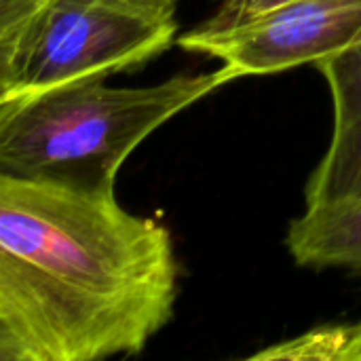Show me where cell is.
<instances>
[{
  "mask_svg": "<svg viewBox=\"0 0 361 361\" xmlns=\"http://www.w3.org/2000/svg\"><path fill=\"white\" fill-rule=\"evenodd\" d=\"M176 294L165 226L116 197L0 176V361L137 355Z\"/></svg>",
  "mask_w": 361,
  "mask_h": 361,
  "instance_id": "obj_1",
  "label": "cell"
},
{
  "mask_svg": "<svg viewBox=\"0 0 361 361\" xmlns=\"http://www.w3.org/2000/svg\"><path fill=\"white\" fill-rule=\"evenodd\" d=\"M233 80L173 76L152 87H108L80 78L25 95L0 97V176L114 197L127 157L163 123Z\"/></svg>",
  "mask_w": 361,
  "mask_h": 361,
  "instance_id": "obj_2",
  "label": "cell"
},
{
  "mask_svg": "<svg viewBox=\"0 0 361 361\" xmlns=\"http://www.w3.org/2000/svg\"><path fill=\"white\" fill-rule=\"evenodd\" d=\"M176 32L171 13L137 0H47L0 59V97L144 66Z\"/></svg>",
  "mask_w": 361,
  "mask_h": 361,
  "instance_id": "obj_3",
  "label": "cell"
},
{
  "mask_svg": "<svg viewBox=\"0 0 361 361\" xmlns=\"http://www.w3.org/2000/svg\"><path fill=\"white\" fill-rule=\"evenodd\" d=\"M360 38L361 0H292L239 25H197L178 44L222 59L239 78L317 66Z\"/></svg>",
  "mask_w": 361,
  "mask_h": 361,
  "instance_id": "obj_4",
  "label": "cell"
},
{
  "mask_svg": "<svg viewBox=\"0 0 361 361\" xmlns=\"http://www.w3.org/2000/svg\"><path fill=\"white\" fill-rule=\"evenodd\" d=\"M334 104L330 146L307 184V207L361 197V38L317 63Z\"/></svg>",
  "mask_w": 361,
  "mask_h": 361,
  "instance_id": "obj_5",
  "label": "cell"
},
{
  "mask_svg": "<svg viewBox=\"0 0 361 361\" xmlns=\"http://www.w3.org/2000/svg\"><path fill=\"white\" fill-rule=\"evenodd\" d=\"M288 250L300 267L361 275V197L307 207L290 224Z\"/></svg>",
  "mask_w": 361,
  "mask_h": 361,
  "instance_id": "obj_6",
  "label": "cell"
},
{
  "mask_svg": "<svg viewBox=\"0 0 361 361\" xmlns=\"http://www.w3.org/2000/svg\"><path fill=\"white\" fill-rule=\"evenodd\" d=\"M250 360L361 361V324L311 330L290 343H279Z\"/></svg>",
  "mask_w": 361,
  "mask_h": 361,
  "instance_id": "obj_7",
  "label": "cell"
},
{
  "mask_svg": "<svg viewBox=\"0 0 361 361\" xmlns=\"http://www.w3.org/2000/svg\"><path fill=\"white\" fill-rule=\"evenodd\" d=\"M47 0H0V59L6 57Z\"/></svg>",
  "mask_w": 361,
  "mask_h": 361,
  "instance_id": "obj_8",
  "label": "cell"
},
{
  "mask_svg": "<svg viewBox=\"0 0 361 361\" xmlns=\"http://www.w3.org/2000/svg\"><path fill=\"white\" fill-rule=\"evenodd\" d=\"M218 2H220L218 11L201 25L214 27V30L239 25L243 21L260 17V15L273 11L286 2H292V0H218Z\"/></svg>",
  "mask_w": 361,
  "mask_h": 361,
  "instance_id": "obj_9",
  "label": "cell"
},
{
  "mask_svg": "<svg viewBox=\"0 0 361 361\" xmlns=\"http://www.w3.org/2000/svg\"><path fill=\"white\" fill-rule=\"evenodd\" d=\"M137 2H142V4H146V6H150V8H154V11L171 13V15H173L180 0H137Z\"/></svg>",
  "mask_w": 361,
  "mask_h": 361,
  "instance_id": "obj_10",
  "label": "cell"
}]
</instances>
